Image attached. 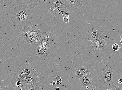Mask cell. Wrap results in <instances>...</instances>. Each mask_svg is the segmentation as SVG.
Wrapping results in <instances>:
<instances>
[{"instance_id":"obj_1","label":"cell","mask_w":122,"mask_h":90,"mask_svg":"<svg viewBox=\"0 0 122 90\" xmlns=\"http://www.w3.org/2000/svg\"><path fill=\"white\" fill-rule=\"evenodd\" d=\"M10 19L16 27L23 29L29 26L32 21V14L28 6L21 5L13 9Z\"/></svg>"},{"instance_id":"obj_2","label":"cell","mask_w":122,"mask_h":90,"mask_svg":"<svg viewBox=\"0 0 122 90\" xmlns=\"http://www.w3.org/2000/svg\"><path fill=\"white\" fill-rule=\"evenodd\" d=\"M97 81L101 88L104 90L115 89L118 83L116 76H106L100 74L97 78Z\"/></svg>"},{"instance_id":"obj_3","label":"cell","mask_w":122,"mask_h":90,"mask_svg":"<svg viewBox=\"0 0 122 90\" xmlns=\"http://www.w3.org/2000/svg\"><path fill=\"white\" fill-rule=\"evenodd\" d=\"M42 83V80L37 76L36 71L33 70L29 76L21 81V85L28 88L34 86L41 85Z\"/></svg>"},{"instance_id":"obj_4","label":"cell","mask_w":122,"mask_h":90,"mask_svg":"<svg viewBox=\"0 0 122 90\" xmlns=\"http://www.w3.org/2000/svg\"><path fill=\"white\" fill-rule=\"evenodd\" d=\"M34 49L36 52L38 58L41 60H45L54 51L53 45H36Z\"/></svg>"},{"instance_id":"obj_5","label":"cell","mask_w":122,"mask_h":90,"mask_svg":"<svg viewBox=\"0 0 122 90\" xmlns=\"http://www.w3.org/2000/svg\"><path fill=\"white\" fill-rule=\"evenodd\" d=\"M51 1V8L48 10L49 12L54 14H60V11L58 10L62 11L67 10L66 0H53Z\"/></svg>"},{"instance_id":"obj_6","label":"cell","mask_w":122,"mask_h":90,"mask_svg":"<svg viewBox=\"0 0 122 90\" xmlns=\"http://www.w3.org/2000/svg\"><path fill=\"white\" fill-rule=\"evenodd\" d=\"M40 32L38 27L31 25L22 29L19 34L24 39H30L35 35Z\"/></svg>"},{"instance_id":"obj_7","label":"cell","mask_w":122,"mask_h":90,"mask_svg":"<svg viewBox=\"0 0 122 90\" xmlns=\"http://www.w3.org/2000/svg\"><path fill=\"white\" fill-rule=\"evenodd\" d=\"M55 41L54 37L52 33L44 32L42 33V36L37 45L51 46L53 45Z\"/></svg>"},{"instance_id":"obj_8","label":"cell","mask_w":122,"mask_h":90,"mask_svg":"<svg viewBox=\"0 0 122 90\" xmlns=\"http://www.w3.org/2000/svg\"><path fill=\"white\" fill-rule=\"evenodd\" d=\"M98 27H94L92 28V32L88 31L87 34L85 36L87 40V42L90 41L92 43H93L95 40L101 38L102 36V31L101 30H98Z\"/></svg>"},{"instance_id":"obj_9","label":"cell","mask_w":122,"mask_h":90,"mask_svg":"<svg viewBox=\"0 0 122 90\" xmlns=\"http://www.w3.org/2000/svg\"><path fill=\"white\" fill-rule=\"evenodd\" d=\"M89 73V69L86 66L80 67L75 70V74L79 79L84 75Z\"/></svg>"},{"instance_id":"obj_10","label":"cell","mask_w":122,"mask_h":90,"mask_svg":"<svg viewBox=\"0 0 122 90\" xmlns=\"http://www.w3.org/2000/svg\"><path fill=\"white\" fill-rule=\"evenodd\" d=\"M92 43V48L98 50L104 49L106 45L105 41L102 38L97 40Z\"/></svg>"},{"instance_id":"obj_11","label":"cell","mask_w":122,"mask_h":90,"mask_svg":"<svg viewBox=\"0 0 122 90\" xmlns=\"http://www.w3.org/2000/svg\"><path fill=\"white\" fill-rule=\"evenodd\" d=\"M42 33L37 34L30 39H25L26 42L35 46L37 45L42 36Z\"/></svg>"},{"instance_id":"obj_12","label":"cell","mask_w":122,"mask_h":90,"mask_svg":"<svg viewBox=\"0 0 122 90\" xmlns=\"http://www.w3.org/2000/svg\"><path fill=\"white\" fill-rule=\"evenodd\" d=\"M80 80L81 84L84 87L92 86L91 83L92 79L90 73L81 78Z\"/></svg>"},{"instance_id":"obj_13","label":"cell","mask_w":122,"mask_h":90,"mask_svg":"<svg viewBox=\"0 0 122 90\" xmlns=\"http://www.w3.org/2000/svg\"><path fill=\"white\" fill-rule=\"evenodd\" d=\"M17 70L22 71L27 75V77L29 76L33 71V69L28 65H23L20 68Z\"/></svg>"},{"instance_id":"obj_14","label":"cell","mask_w":122,"mask_h":90,"mask_svg":"<svg viewBox=\"0 0 122 90\" xmlns=\"http://www.w3.org/2000/svg\"><path fill=\"white\" fill-rule=\"evenodd\" d=\"M22 5L28 6L30 9H34L36 7V5L39 0H20L19 1Z\"/></svg>"},{"instance_id":"obj_15","label":"cell","mask_w":122,"mask_h":90,"mask_svg":"<svg viewBox=\"0 0 122 90\" xmlns=\"http://www.w3.org/2000/svg\"><path fill=\"white\" fill-rule=\"evenodd\" d=\"M67 7H69L72 9L73 6L77 7L79 8V6H82L83 5L81 3L82 1L81 0H66Z\"/></svg>"},{"instance_id":"obj_16","label":"cell","mask_w":122,"mask_h":90,"mask_svg":"<svg viewBox=\"0 0 122 90\" xmlns=\"http://www.w3.org/2000/svg\"><path fill=\"white\" fill-rule=\"evenodd\" d=\"M100 74L106 76L112 77L116 76L111 67L107 69H103V71L101 72Z\"/></svg>"},{"instance_id":"obj_17","label":"cell","mask_w":122,"mask_h":90,"mask_svg":"<svg viewBox=\"0 0 122 90\" xmlns=\"http://www.w3.org/2000/svg\"><path fill=\"white\" fill-rule=\"evenodd\" d=\"M15 72L16 77L15 80L14 81H19L21 82L27 77V75L24 72L22 71H20L17 70Z\"/></svg>"},{"instance_id":"obj_18","label":"cell","mask_w":122,"mask_h":90,"mask_svg":"<svg viewBox=\"0 0 122 90\" xmlns=\"http://www.w3.org/2000/svg\"><path fill=\"white\" fill-rule=\"evenodd\" d=\"M61 13L63 16V22L65 23H67L69 24V18L70 11H61L59 10H58Z\"/></svg>"},{"instance_id":"obj_19","label":"cell","mask_w":122,"mask_h":90,"mask_svg":"<svg viewBox=\"0 0 122 90\" xmlns=\"http://www.w3.org/2000/svg\"><path fill=\"white\" fill-rule=\"evenodd\" d=\"M82 90H102V89L99 85H96L84 87Z\"/></svg>"},{"instance_id":"obj_20","label":"cell","mask_w":122,"mask_h":90,"mask_svg":"<svg viewBox=\"0 0 122 90\" xmlns=\"http://www.w3.org/2000/svg\"><path fill=\"white\" fill-rule=\"evenodd\" d=\"M13 84L14 87L17 88L21 87H22L21 85V81H13Z\"/></svg>"},{"instance_id":"obj_21","label":"cell","mask_w":122,"mask_h":90,"mask_svg":"<svg viewBox=\"0 0 122 90\" xmlns=\"http://www.w3.org/2000/svg\"><path fill=\"white\" fill-rule=\"evenodd\" d=\"M112 48L114 51H118L119 50L120 48L119 46L117 43H115L112 46Z\"/></svg>"},{"instance_id":"obj_22","label":"cell","mask_w":122,"mask_h":90,"mask_svg":"<svg viewBox=\"0 0 122 90\" xmlns=\"http://www.w3.org/2000/svg\"><path fill=\"white\" fill-rule=\"evenodd\" d=\"M39 86L37 85L31 86L28 88V90H40Z\"/></svg>"},{"instance_id":"obj_23","label":"cell","mask_w":122,"mask_h":90,"mask_svg":"<svg viewBox=\"0 0 122 90\" xmlns=\"http://www.w3.org/2000/svg\"><path fill=\"white\" fill-rule=\"evenodd\" d=\"M28 88L24 87H21L17 88H16V90H28Z\"/></svg>"},{"instance_id":"obj_24","label":"cell","mask_w":122,"mask_h":90,"mask_svg":"<svg viewBox=\"0 0 122 90\" xmlns=\"http://www.w3.org/2000/svg\"><path fill=\"white\" fill-rule=\"evenodd\" d=\"M115 88L116 90H122V88L120 86H115Z\"/></svg>"},{"instance_id":"obj_25","label":"cell","mask_w":122,"mask_h":90,"mask_svg":"<svg viewBox=\"0 0 122 90\" xmlns=\"http://www.w3.org/2000/svg\"><path fill=\"white\" fill-rule=\"evenodd\" d=\"M62 80V79H60L59 80H56V83L58 85H59L61 83Z\"/></svg>"},{"instance_id":"obj_26","label":"cell","mask_w":122,"mask_h":90,"mask_svg":"<svg viewBox=\"0 0 122 90\" xmlns=\"http://www.w3.org/2000/svg\"><path fill=\"white\" fill-rule=\"evenodd\" d=\"M118 83L119 84H121L122 83V79H119L118 81Z\"/></svg>"},{"instance_id":"obj_27","label":"cell","mask_w":122,"mask_h":90,"mask_svg":"<svg viewBox=\"0 0 122 90\" xmlns=\"http://www.w3.org/2000/svg\"><path fill=\"white\" fill-rule=\"evenodd\" d=\"M56 83L55 82H53L51 83V85H56Z\"/></svg>"},{"instance_id":"obj_28","label":"cell","mask_w":122,"mask_h":90,"mask_svg":"<svg viewBox=\"0 0 122 90\" xmlns=\"http://www.w3.org/2000/svg\"><path fill=\"white\" fill-rule=\"evenodd\" d=\"M61 79V78L59 76H57L56 78V80H59Z\"/></svg>"},{"instance_id":"obj_29","label":"cell","mask_w":122,"mask_h":90,"mask_svg":"<svg viewBox=\"0 0 122 90\" xmlns=\"http://www.w3.org/2000/svg\"><path fill=\"white\" fill-rule=\"evenodd\" d=\"M105 90H116L115 89H106Z\"/></svg>"},{"instance_id":"obj_30","label":"cell","mask_w":122,"mask_h":90,"mask_svg":"<svg viewBox=\"0 0 122 90\" xmlns=\"http://www.w3.org/2000/svg\"><path fill=\"white\" fill-rule=\"evenodd\" d=\"M55 89H56V90H59V88L58 87H56L55 88Z\"/></svg>"},{"instance_id":"obj_31","label":"cell","mask_w":122,"mask_h":90,"mask_svg":"<svg viewBox=\"0 0 122 90\" xmlns=\"http://www.w3.org/2000/svg\"><path fill=\"white\" fill-rule=\"evenodd\" d=\"M120 42L121 44L122 45V39L120 40Z\"/></svg>"},{"instance_id":"obj_32","label":"cell","mask_w":122,"mask_h":90,"mask_svg":"<svg viewBox=\"0 0 122 90\" xmlns=\"http://www.w3.org/2000/svg\"><path fill=\"white\" fill-rule=\"evenodd\" d=\"M121 39H122V36H121Z\"/></svg>"}]
</instances>
